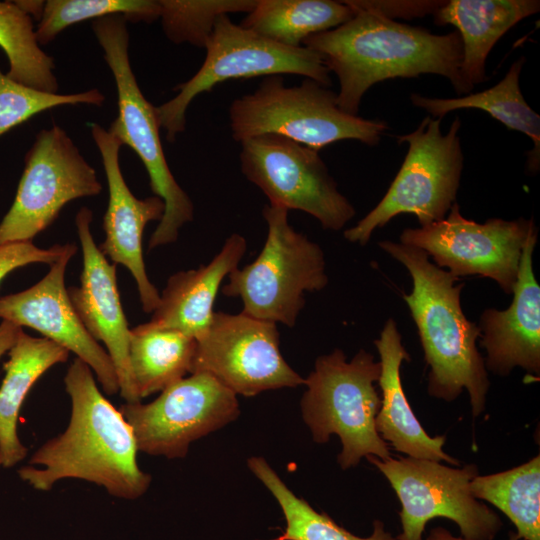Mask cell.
I'll list each match as a JSON object with an SVG mask.
<instances>
[{
	"instance_id": "obj_1",
	"label": "cell",
	"mask_w": 540,
	"mask_h": 540,
	"mask_svg": "<svg viewBox=\"0 0 540 540\" xmlns=\"http://www.w3.org/2000/svg\"><path fill=\"white\" fill-rule=\"evenodd\" d=\"M353 16L340 26L307 37L302 46L318 54L339 80L337 105L357 115L361 100L374 84L394 78L436 74L450 81L458 95L472 90L460 74L459 34H433L344 1Z\"/></svg>"
},
{
	"instance_id": "obj_2",
	"label": "cell",
	"mask_w": 540,
	"mask_h": 540,
	"mask_svg": "<svg viewBox=\"0 0 540 540\" xmlns=\"http://www.w3.org/2000/svg\"><path fill=\"white\" fill-rule=\"evenodd\" d=\"M64 384L71 399L69 423L33 453L19 477L38 491H49L63 479H79L119 499L144 495L152 478L138 466L132 428L100 391L92 370L75 358Z\"/></svg>"
},
{
	"instance_id": "obj_3",
	"label": "cell",
	"mask_w": 540,
	"mask_h": 540,
	"mask_svg": "<svg viewBox=\"0 0 540 540\" xmlns=\"http://www.w3.org/2000/svg\"><path fill=\"white\" fill-rule=\"evenodd\" d=\"M379 247L409 272L413 288L403 294L418 331L429 367L428 393L452 401L463 389L470 396L473 416L485 408L489 380L484 359L477 349L480 330L461 307L464 283L429 260L420 248L393 241Z\"/></svg>"
},
{
	"instance_id": "obj_4",
	"label": "cell",
	"mask_w": 540,
	"mask_h": 540,
	"mask_svg": "<svg viewBox=\"0 0 540 540\" xmlns=\"http://www.w3.org/2000/svg\"><path fill=\"white\" fill-rule=\"evenodd\" d=\"M229 121L237 142L275 134L317 151L342 140L375 146L388 129L383 121L343 112L328 87L308 78L288 87L281 75L264 77L255 91L235 99Z\"/></svg>"
},
{
	"instance_id": "obj_5",
	"label": "cell",
	"mask_w": 540,
	"mask_h": 540,
	"mask_svg": "<svg viewBox=\"0 0 540 540\" xmlns=\"http://www.w3.org/2000/svg\"><path fill=\"white\" fill-rule=\"evenodd\" d=\"M381 372L380 362L361 349L350 362L340 349L316 359L314 370L304 379L307 390L301 412L313 440L325 443L339 436L342 469L357 465L363 457L390 458L388 443L378 434L375 419L381 398L374 386Z\"/></svg>"
},
{
	"instance_id": "obj_6",
	"label": "cell",
	"mask_w": 540,
	"mask_h": 540,
	"mask_svg": "<svg viewBox=\"0 0 540 540\" xmlns=\"http://www.w3.org/2000/svg\"><path fill=\"white\" fill-rule=\"evenodd\" d=\"M92 31L104 52L117 90L118 115L108 131L142 161L152 192L164 203V214L149 240V249L175 242L194 217V205L173 176L160 139L154 107L143 95L132 71L127 20L123 15L95 19Z\"/></svg>"
},
{
	"instance_id": "obj_7",
	"label": "cell",
	"mask_w": 540,
	"mask_h": 540,
	"mask_svg": "<svg viewBox=\"0 0 540 540\" xmlns=\"http://www.w3.org/2000/svg\"><path fill=\"white\" fill-rule=\"evenodd\" d=\"M288 212L264 206L267 236L263 248L253 262L228 275L221 291L240 298L243 314L294 327L305 294L321 291L329 280L322 248L289 224Z\"/></svg>"
},
{
	"instance_id": "obj_8",
	"label": "cell",
	"mask_w": 540,
	"mask_h": 540,
	"mask_svg": "<svg viewBox=\"0 0 540 540\" xmlns=\"http://www.w3.org/2000/svg\"><path fill=\"white\" fill-rule=\"evenodd\" d=\"M441 121L426 116L414 131L397 136L398 143L408 144L404 161L380 202L344 231L346 240L365 245L376 229L400 214H413L421 226L446 217L456 202L464 155L460 118H454L446 134Z\"/></svg>"
},
{
	"instance_id": "obj_9",
	"label": "cell",
	"mask_w": 540,
	"mask_h": 540,
	"mask_svg": "<svg viewBox=\"0 0 540 540\" xmlns=\"http://www.w3.org/2000/svg\"><path fill=\"white\" fill-rule=\"evenodd\" d=\"M204 48L206 56L199 70L174 87L177 94L172 99L155 108L169 142L185 130L186 111L194 98L224 81L296 74L325 87L331 85L330 72L314 51L273 42L234 24L228 15L218 18Z\"/></svg>"
},
{
	"instance_id": "obj_10",
	"label": "cell",
	"mask_w": 540,
	"mask_h": 540,
	"mask_svg": "<svg viewBox=\"0 0 540 540\" xmlns=\"http://www.w3.org/2000/svg\"><path fill=\"white\" fill-rule=\"evenodd\" d=\"M366 458L384 474L401 503L397 540H423L426 524L437 517L455 522L465 540H493L501 529L499 516L471 493V481L478 475L475 465L451 468L409 456Z\"/></svg>"
},
{
	"instance_id": "obj_11",
	"label": "cell",
	"mask_w": 540,
	"mask_h": 540,
	"mask_svg": "<svg viewBox=\"0 0 540 540\" xmlns=\"http://www.w3.org/2000/svg\"><path fill=\"white\" fill-rule=\"evenodd\" d=\"M102 191L96 170L54 124L40 130L25 156L14 201L0 221V246L32 242L70 201Z\"/></svg>"
},
{
	"instance_id": "obj_12",
	"label": "cell",
	"mask_w": 540,
	"mask_h": 540,
	"mask_svg": "<svg viewBox=\"0 0 540 540\" xmlns=\"http://www.w3.org/2000/svg\"><path fill=\"white\" fill-rule=\"evenodd\" d=\"M240 144L241 172L265 194L269 205L303 211L332 231L343 229L355 216L354 206L339 192L319 151L275 134Z\"/></svg>"
},
{
	"instance_id": "obj_13",
	"label": "cell",
	"mask_w": 540,
	"mask_h": 540,
	"mask_svg": "<svg viewBox=\"0 0 540 540\" xmlns=\"http://www.w3.org/2000/svg\"><path fill=\"white\" fill-rule=\"evenodd\" d=\"M535 227L532 219L523 217L477 223L463 217L455 202L443 220L404 229L400 243L422 249L436 266L447 268L455 277L490 278L512 294L523 247Z\"/></svg>"
},
{
	"instance_id": "obj_14",
	"label": "cell",
	"mask_w": 540,
	"mask_h": 540,
	"mask_svg": "<svg viewBox=\"0 0 540 540\" xmlns=\"http://www.w3.org/2000/svg\"><path fill=\"white\" fill-rule=\"evenodd\" d=\"M119 411L131 426L138 451L183 458L190 444L234 421L237 395L206 373H193L161 391L150 403H124Z\"/></svg>"
},
{
	"instance_id": "obj_15",
	"label": "cell",
	"mask_w": 540,
	"mask_h": 540,
	"mask_svg": "<svg viewBox=\"0 0 540 540\" xmlns=\"http://www.w3.org/2000/svg\"><path fill=\"white\" fill-rule=\"evenodd\" d=\"M279 343L275 323L242 312H215L196 340L190 374H209L236 395L248 397L304 384L283 358Z\"/></svg>"
},
{
	"instance_id": "obj_16",
	"label": "cell",
	"mask_w": 540,
	"mask_h": 540,
	"mask_svg": "<svg viewBox=\"0 0 540 540\" xmlns=\"http://www.w3.org/2000/svg\"><path fill=\"white\" fill-rule=\"evenodd\" d=\"M75 244L50 266L47 274L26 290L0 297V318L29 327L61 346L92 370L107 395L120 391L113 361L75 312L65 286L66 267L76 253Z\"/></svg>"
},
{
	"instance_id": "obj_17",
	"label": "cell",
	"mask_w": 540,
	"mask_h": 540,
	"mask_svg": "<svg viewBox=\"0 0 540 540\" xmlns=\"http://www.w3.org/2000/svg\"><path fill=\"white\" fill-rule=\"evenodd\" d=\"M93 213L81 207L75 225L82 248L83 268L80 286L67 288L71 304L90 335L101 341L110 355L119 381L120 395L126 403L139 399L129 364V328L117 286L115 264L95 243L91 231Z\"/></svg>"
},
{
	"instance_id": "obj_18",
	"label": "cell",
	"mask_w": 540,
	"mask_h": 540,
	"mask_svg": "<svg viewBox=\"0 0 540 540\" xmlns=\"http://www.w3.org/2000/svg\"><path fill=\"white\" fill-rule=\"evenodd\" d=\"M91 136L100 153L108 183V205L103 218L105 239L99 247L113 264L125 266L135 279L142 309L152 313L160 293L149 280L143 258L142 239L146 225L160 221L164 203L157 196L137 198L128 187L119 163L122 143L97 123Z\"/></svg>"
},
{
	"instance_id": "obj_19",
	"label": "cell",
	"mask_w": 540,
	"mask_h": 540,
	"mask_svg": "<svg viewBox=\"0 0 540 540\" xmlns=\"http://www.w3.org/2000/svg\"><path fill=\"white\" fill-rule=\"evenodd\" d=\"M537 237L535 227L523 247L510 306L485 309L479 319L485 367L500 376L515 367L534 378L540 374V286L532 265Z\"/></svg>"
},
{
	"instance_id": "obj_20",
	"label": "cell",
	"mask_w": 540,
	"mask_h": 540,
	"mask_svg": "<svg viewBox=\"0 0 540 540\" xmlns=\"http://www.w3.org/2000/svg\"><path fill=\"white\" fill-rule=\"evenodd\" d=\"M246 249V239L233 233L208 264L170 276L149 323L199 339L215 313L214 303L222 281L238 267Z\"/></svg>"
},
{
	"instance_id": "obj_21",
	"label": "cell",
	"mask_w": 540,
	"mask_h": 540,
	"mask_svg": "<svg viewBox=\"0 0 540 540\" xmlns=\"http://www.w3.org/2000/svg\"><path fill=\"white\" fill-rule=\"evenodd\" d=\"M380 356L381 372L378 379L382 392L381 406L375 419L380 437L394 450L409 457L432 461H445L458 465L442 447L444 436H429L412 411L403 390L400 368L410 355L402 344V337L394 319L389 318L374 340Z\"/></svg>"
},
{
	"instance_id": "obj_22",
	"label": "cell",
	"mask_w": 540,
	"mask_h": 540,
	"mask_svg": "<svg viewBox=\"0 0 540 540\" xmlns=\"http://www.w3.org/2000/svg\"><path fill=\"white\" fill-rule=\"evenodd\" d=\"M539 10L536 0H450L433 15L437 25L457 28L462 44L460 74L473 90L487 79L486 60L494 45L518 22Z\"/></svg>"
},
{
	"instance_id": "obj_23",
	"label": "cell",
	"mask_w": 540,
	"mask_h": 540,
	"mask_svg": "<svg viewBox=\"0 0 540 540\" xmlns=\"http://www.w3.org/2000/svg\"><path fill=\"white\" fill-rule=\"evenodd\" d=\"M8 355L0 386V468H11L27 456L28 449L17 434L23 402L47 370L67 361L69 352L44 337L30 336L22 329Z\"/></svg>"
},
{
	"instance_id": "obj_24",
	"label": "cell",
	"mask_w": 540,
	"mask_h": 540,
	"mask_svg": "<svg viewBox=\"0 0 540 540\" xmlns=\"http://www.w3.org/2000/svg\"><path fill=\"white\" fill-rule=\"evenodd\" d=\"M525 61L524 56L516 59L505 76L484 91L456 98H430L412 93L410 100L433 118L442 119L459 109H479L508 129L524 133L533 142V149L527 153V172L536 174L540 167V116L528 105L520 89V74Z\"/></svg>"
},
{
	"instance_id": "obj_25",
	"label": "cell",
	"mask_w": 540,
	"mask_h": 540,
	"mask_svg": "<svg viewBox=\"0 0 540 540\" xmlns=\"http://www.w3.org/2000/svg\"><path fill=\"white\" fill-rule=\"evenodd\" d=\"M196 340L149 322L131 328L129 364L140 400L190 374Z\"/></svg>"
},
{
	"instance_id": "obj_26",
	"label": "cell",
	"mask_w": 540,
	"mask_h": 540,
	"mask_svg": "<svg viewBox=\"0 0 540 540\" xmlns=\"http://www.w3.org/2000/svg\"><path fill=\"white\" fill-rule=\"evenodd\" d=\"M353 16L344 1L257 0L241 26L278 44L302 47L314 34L334 29Z\"/></svg>"
},
{
	"instance_id": "obj_27",
	"label": "cell",
	"mask_w": 540,
	"mask_h": 540,
	"mask_svg": "<svg viewBox=\"0 0 540 540\" xmlns=\"http://www.w3.org/2000/svg\"><path fill=\"white\" fill-rule=\"evenodd\" d=\"M474 498L503 512L522 540H540V456L513 469L476 476L470 484Z\"/></svg>"
},
{
	"instance_id": "obj_28",
	"label": "cell",
	"mask_w": 540,
	"mask_h": 540,
	"mask_svg": "<svg viewBox=\"0 0 540 540\" xmlns=\"http://www.w3.org/2000/svg\"><path fill=\"white\" fill-rule=\"evenodd\" d=\"M247 465L276 498L285 517L284 532L271 540H397L385 530L380 520H374L369 537H358L339 526L325 512H317L307 501L297 497L263 457L253 456Z\"/></svg>"
},
{
	"instance_id": "obj_29",
	"label": "cell",
	"mask_w": 540,
	"mask_h": 540,
	"mask_svg": "<svg viewBox=\"0 0 540 540\" xmlns=\"http://www.w3.org/2000/svg\"><path fill=\"white\" fill-rule=\"evenodd\" d=\"M0 47L9 61L10 79L41 92H58L54 60L41 49L33 19L14 1H0Z\"/></svg>"
},
{
	"instance_id": "obj_30",
	"label": "cell",
	"mask_w": 540,
	"mask_h": 540,
	"mask_svg": "<svg viewBox=\"0 0 540 540\" xmlns=\"http://www.w3.org/2000/svg\"><path fill=\"white\" fill-rule=\"evenodd\" d=\"M127 21L151 23L159 19L158 0H48L35 28L40 45H47L67 27L111 15Z\"/></svg>"
},
{
	"instance_id": "obj_31",
	"label": "cell",
	"mask_w": 540,
	"mask_h": 540,
	"mask_svg": "<svg viewBox=\"0 0 540 540\" xmlns=\"http://www.w3.org/2000/svg\"><path fill=\"white\" fill-rule=\"evenodd\" d=\"M162 29L175 44L204 48L216 21L229 13H250L257 0H158Z\"/></svg>"
},
{
	"instance_id": "obj_32",
	"label": "cell",
	"mask_w": 540,
	"mask_h": 540,
	"mask_svg": "<svg viewBox=\"0 0 540 540\" xmlns=\"http://www.w3.org/2000/svg\"><path fill=\"white\" fill-rule=\"evenodd\" d=\"M104 100L98 89L71 94L41 92L13 81L0 69V136L54 107L76 104L102 106Z\"/></svg>"
},
{
	"instance_id": "obj_33",
	"label": "cell",
	"mask_w": 540,
	"mask_h": 540,
	"mask_svg": "<svg viewBox=\"0 0 540 540\" xmlns=\"http://www.w3.org/2000/svg\"><path fill=\"white\" fill-rule=\"evenodd\" d=\"M71 243L39 248L32 242H17L0 246V283L12 271L33 263L51 265L69 248Z\"/></svg>"
},
{
	"instance_id": "obj_34",
	"label": "cell",
	"mask_w": 540,
	"mask_h": 540,
	"mask_svg": "<svg viewBox=\"0 0 540 540\" xmlns=\"http://www.w3.org/2000/svg\"><path fill=\"white\" fill-rule=\"evenodd\" d=\"M359 4L389 19H411L434 14L444 1H359Z\"/></svg>"
},
{
	"instance_id": "obj_35",
	"label": "cell",
	"mask_w": 540,
	"mask_h": 540,
	"mask_svg": "<svg viewBox=\"0 0 540 540\" xmlns=\"http://www.w3.org/2000/svg\"><path fill=\"white\" fill-rule=\"evenodd\" d=\"M22 330L21 327L2 320L0 323V358L12 348Z\"/></svg>"
},
{
	"instance_id": "obj_36",
	"label": "cell",
	"mask_w": 540,
	"mask_h": 540,
	"mask_svg": "<svg viewBox=\"0 0 540 540\" xmlns=\"http://www.w3.org/2000/svg\"><path fill=\"white\" fill-rule=\"evenodd\" d=\"M15 4L26 14H28L33 20L40 21L44 8L45 1L38 0H18L14 1Z\"/></svg>"
},
{
	"instance_id": "obj_37",
	"label": "cell",
	"mask_w": 540,
	"mask_h": 540,
	"mask_svg": "<svg viewBox=\"0 0 540 540\" xmlns=\"http://www.w3.org/2000/svg\"><path fill=\"white\" fill-rule=\"evenodd\" d=\"M426 540H465L462 537L453 536L447 529L436 527L430 530ZM508 540H522L515 532L509 534Z\"/></svg>"
}]
</instances>
